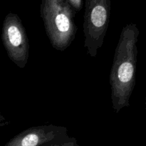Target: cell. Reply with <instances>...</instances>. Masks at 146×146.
Returning a JSON list of instances; mask_svg holds the SVG:
<instances>
[{"label": "cell", "instance_id": "6da1fadb", "mask_svg": "<svg viewBox=\"0 0 146 146\" xmlns=\"http://www.w3.org/2000/svg\"><path fill=\"white\" fill-rule=\"evenodd\" d=\"M139 34L136 24H127L123 28L115 48L110 85L113 108L116 113L130 106V98L135 84Z\"/></svg>", "mask_w": 146, "mask_h": 146}, {"label": "cell", "instance_id": "7a4b0ae2", "mask_svg": "<svg viewBox=\"0 0 146 146\" xmlns=\"http://www.w3.org/2000/svg\"><path fill=\"white\" fill-rule=\"evenodd\" d=\"M75 10L68 0H42L41 17L51 45L64 51L75 38Z\"/></svg>", "mask_w": 146, "mask_h": 146}, {"label": "cell", "instance_id": "3957f363", "mask_svg": "<svg viewBox=\"0 0 146 146\" xmlns=\"http://www.w3.org/2000/svg\"><path fill=\"white\" fill-rule=\"evenodd\" d=\"M110 0H86L84 14V47L95 58L104 44L110 21Z\"/></svg>", "mask_w": 146, "mask_h": 146}, {"label": "cell", "instance_id": "277c9868", "mask_svg": "<svg viewBox=\"0 0 146 146\" xmlns=\"http://www.w3.org/2000/svg\"><path fill=\"white\" fill-rule=\"evenodd\" d=\"M1 40L9 59L20 68H24L29 56L28 36L18 15L9 13L2 25Z\"/></svg>", "mask_w": 146, "mask_h": 146}, {"label": "cell", "instance_id": "5b68a950", "mask_svg": "<svg viewBox=\"0 0 146 146\" xmlns=\"http://www.w3.org/2000/svg\"><path fill=\"white\" fill-rule=\"evenodd\" d=\"M70 137L66 127L43 125L31 127L11 138L4 146H48L60 143Z\"/></svg>", "mask_w": 146, "mask_h": 146}, {"label": "cell", "instance_id": "8992f818", "mask_svg": "<svg viewBox=\"0 0 146 146\" xmlns=\"http://www.w3.org/2000/svg\"><path fill=\"white\" fill-rule=\"evenodd\" d=\"M48 146H79V145L78 144L76 139L75 138H71L70 137L68 140L64 141V142Z\"/></svg>", "mask_w": 146, "mask_h": 146}, {"label": "cell", "instance_id": "52a82bcc", "mask_svg": "<svg viewBox=\"0 0 146 146\" xmlns=\"http://www.w3.org/2000/svg\"><path fill=\"white\" fill-rule=\"evenodd\" d=\"M75 11H79L82 7V0H68Z\"/></svg>", "mask_w": 146, "mask_h": 146}, {"label": "cell", "instance_id": "ba28073f", "mask_svg": "<svg viewBox=\"0 0 146 146\" xmlns=\"http://www.w3.org/2000/svg\"><path fill=\"white\" fill-rule=\"evenodd\" d=\"M145 112H146V98H145Z\"/></svg>", "mask_w": 146, "mask_h": 146}]
</instances>
